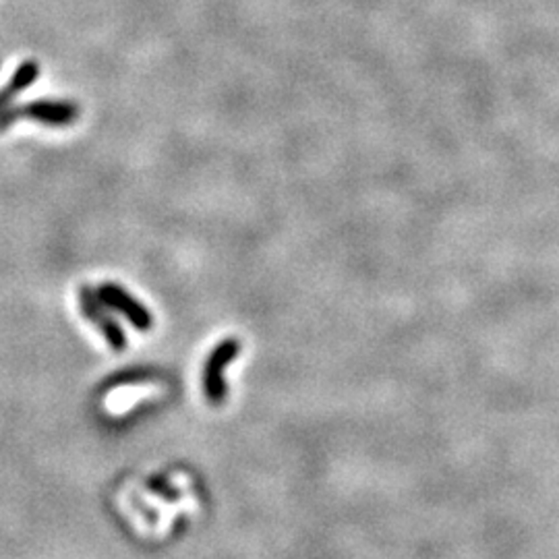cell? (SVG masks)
Masks as SVG:
<instances>
[{"label":"cell","mask_w":559,"mask_h":559,"mask_svg":"<svg viewBox=\"0 0 559 559\" xmlns=\"http://www.w3.org/2000/svg\"><path fill=\"white\" fill-rule=\"evenodd\" d=\"M19 119L42 122L46 127H69L79 119V106L67 100H36L25 106H9L0 113V131Z\"/></svg>","instance_id":"2"},{"label":"cell","mask_w":559,"mask_h":559,"mask_svg":"<svg viewBox=\"0 0 559 559\" xmlns=\"http://www.w3.org/2000/svg\"><path fill=\"white\" fill-rule=\"evenodd\" d=\"M38 77H40V64H38L36 61H25L19 64L17 71L11 77L9 86H4L3 89H0V113L9 108L11 102L15 100L19 94L25 92L29 86H34V83L38 81Z\"/></svg>","instance_id":"5"},{"label":"cell","mask_w":559,"mask_h":559,"mask_svg":"<svg viewBox=\"0 0 559 559\" xmlns=\"http://www.w3.org/2000/svg\"><path fill=\"white\" fill-rule=\"evenodd\" d=\"M79 303H81V311L83 315L88 317L94 326L102 331V336L106 338V342L113 346L114 350H125L127 348V334L122 330L113 315L106 305L102 303V298L97 296V292L83 286L79 292Z\"/></svg>","instance_id":"4"},{"label":"cell","mask_w":559,"mask_h":559,"mask_svg":"<svg viewBox=\"0 0 559 559\" xmlns=\"http://www.w3.org/2000/svg\"><path fill=\"white\" fill-rule=\"evenodd\" d=\"M96 292L108 309H113V311H116V313L125 315L127 321L131 323L135 330H139V331L152 330V326H154L152 313H149L146 305L139 303L138 298H135L131 292H127L125 288H122V286L106 282V284H102Z\"/></svg>","instance_id":"3"},{"label":"cell","mask_w":559,"mask_h":559,"mask_svg":"<svg viewBox=\"0 0 559 559\" xmlns=\"http://www.w3.org/2000/svg\"><path fill=\"white\" fill-rule=\"evenodd\" d=\"M147 489L164 502H179L180 499V491L166 477H152L147 480Z\"/></svg>","instance_id":"6"},{"label":"cell","mask_w":559,"mask_h":559,"mask_svg":"<svg viewBox=\"0 0 559 559\" xmlns=\"http://www.w3.org/2000/svg\"><path fill=\"white\" fill-rule=\"evenodd\" d=\"M243 350V342L238 338H224L218 342L210 355H207L204 365V394L210 405L220 406L229 398V381H226V371L237 361V356Z\"/></svg>","instance_id":"1"}]
</instances>
